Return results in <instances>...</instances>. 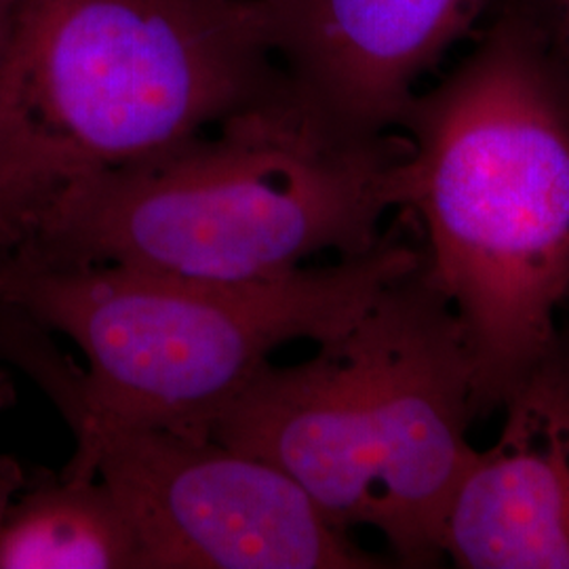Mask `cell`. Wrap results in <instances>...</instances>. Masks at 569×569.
I'll return each instance as SVG.
<instances>
[{
	"instance_id": "cell-1",
	"label": "cell",
	"mask_w": 569,
	"mask_h": 569,
	"mask_svg": "<svg viewBox=\"0 0 569 569\" xmlns=\"http://www.w3.org/2000/svg\"><path fill=\"white\" fill-rule=\"evenodd\" d=\"M161 152L61 186L20 249L44 266L110 264L266 281L331 251L352 258L397 211L401 131L350 136L293 84Z\"/></svg>"
},
{
	"instance_id": "cell-2",
	"label": "cell",
	"mask_w": 569,
	"mask_h": 569,
	"mask_svg": "<svg viewBox=\"0 0 569 569\" xmlns=\"http://www.w3.org/2000/svg\"><path fill=\"white\" fill-rule=\"evenodd\" d=\"M397 131V211L453 308L479 413L557 345L569 302V106L515 23L491 11L468 53L418 91Z\"/></svg>"
},
{
	"instance_id": "cell-3",
	"label": "cell",
	"mask_w": 569,
	"mask_h": 569,
	"mask_svg": "<svg viewBox=\"0 0 569 569\" xmlns=\"http://www.w3.org/2000/svg\"><path fill=\"white\" fill-rule=\"evenodd\" d=\"M477 413L467 338L422 256L308 361L268 363L209 439L281 468L336 528L380 531L399 566L435 568Z\"/></svg>"
},
{
	"instance_id": "cell-4",
	"label": "cell",
	"mask_w": 569,
	"mask_h": 569,
	"mask_svg": "<svg viewBox=\"0 0 569 569\" xmlns=\"http://www.w3.org/2000/svg\"><path fill=\"white\" fill-rule=\"evenodd\" d=\"M403 213L369 251L266 281H207L124 266H44L0 256V302L28 329L11 366L58 403L207 437L279 346L342 333L392 279L422 262Z\"/></svg>"
},
{
	"instance_id": "cell-5",
	"label": "cell",
	"mask_w": 569,
	"mask_h": 569,
	"mask_svg": "<svg viewBox=\"0 0 569 569\" xmlns=\"http://www.w3.org/2000/svg\"><path fill=\"white\" fill-rule=\"evenodd\" d=\"M289 87L251 0H4L0 121L41 213L77 173L161 152Z\"/></svg>"
},
{
	"instance_id": "cell-6",
	"label": "cell",
	"mask_w": 569,
	"mask_h": 569,
	"mask_svg": "<svg viewBox=\"0 0 569 569\" xmlns=\"http://www.w3.org/2000/svg\"><path fill=\"white\" fill-rule=\"evenodd\" d=\"M74 435L68 468L96 472L127 510L142 569H376L281 468L207 437L53 403Z\"/></svg>"
},
{
	"instance_id": "cell-7",
	"label": "cell",
	"mask_w": 569,
	"mask_h": 569,
	"mask_svg": "<svg viewBox=\"0 0 569 569\" xmlns=\"http://www.w3.org/2000/svg\"><path fill=\"white\" fill-rule=\"evenodd\" d=\"M496 0H251L268 51L298 96L350 136L397 131L449 51Z\"/></svg>"
},
{
	"instance_id": "cell-8",
	"label": "cell",
	"mask_w": 569,
	"mask_h": 569,
	"mask_svg": "<svg viewBox=\"0 0 569 569\" xmlns=\"http://www.w3.org/2000/svg\"><path fill=\"white\" fill-rule=\"evenodd\" d=\"M449 505L443 557L462 569H569V333L502 403Z\"/></svg>"
},
{
	"instance_id": "cell-9",
	"label": "cell",
	"mask_w": 569,
	"mask_h": 569,
	"mask_svg": "<svg viewBox=\"0 0 569 569\" xmlns=\"http://www.w3.org/2000/svg\"><path fill=\"white\" fill-rule=\"evenodd\" d=\"M0 569H142V549L96 472L37 467L0 519Z\"/></svg>"
},
{
	"instance_id": "cell-10",
	"label": "cell",
	"mask_w": 569,
	"mask_h": 569,
	"mask_svg": "<svg viewBox=\"0 0 569 569\" xmlns=\"http://www.w3.org/2000/svg\"><path fill=\"white\" fill-rule=\"evenodd\" d=\"M569 106V0H496Z\"/></svg>"
},
{
	"instance_id": "cell-11",
	"label": "cell",
	"mask_w": 569,
	"mask_h": 569,
	"mask_svg": "<svg viewBox=\"0 0 569 569\" xmlns=\"http://www.w3.org/2000/svg\"><path fill=\"white\" fill-rule=\"evenodd\" d=\"M2 11L4 0H0V28ZM32 220L34 203L0 121V256L16 251L28 239Z\"/></svg>"
},
{
	"instance_id": "cell-12",
	"label": "cell",
	"mask_w": 569,
	"mask_h": 569,
	"mask_svg": "<svg viewBox=\"0 0 569 569\" xmlns=\"http://www.w3.org/2000/svg\"><path fill=\"white\" fill-rule=\"evenodd\" d=\"M16 403H18L16 378L0 361V413L13 409ZM28 475H30V470L26 468V465H21L16 456L0 451V519H2L7 507L11 505V500L18 496V491L26 486Z\"/></svg>"
}]
</instances>
